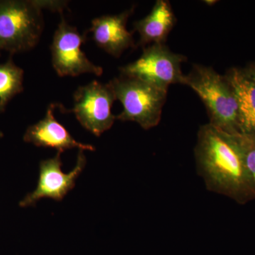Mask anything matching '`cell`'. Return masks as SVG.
I'll return each instance as SVG.
<instances>
[{
  "mask_svg": "<svg viewBox=\"0 0 255 255\" xmlns=\"http://www.w3.org/2000/svg\"><path fill=\"white\" fill-rule=\"evenodd\" d=\"M195 157L198 173L208 190L238 203L255 199V189L246 171L238 134H228L210 124L203 126L198 132Z\"/></svg>",
  "mask_w": 255,
  "mask_h": 255,
  "instance_id": "6da1fadb",
  "label": "cell"
},
{
  "mask_svg": "<svg viewBox=\"0 0 255 255\" xmlns=\"http://www.w3.org/2000/svg\"><path fill=\"white\" fill-rule=\"evenodd\" d=\"M184 85L190 87L204 102L211 125L231 135L241 133L237 100L226 77L209 67L196 65L185 75Z\"/></svg>",
  "mask_w": 255,
  "mask_h": 255,
  "instance_id": "7a4b0ae2",
  "label": "cell"
},
{
  "mask_svg": "<svg viewBox=\"0 0 255 255\" xmlns=\"http://www.w3.org/2000/svg\"><path fill=\"white\" fill-rule=\"evenodd\" d=\"M43 1L0 0V48L11 54L33 49L44 27Z\"/></svg>",
  "mask_w": 255,
  "mask_h": 255,
  "instance_id": "3957f363",
  "label": "cell"
},
{
  "mask_svg": "<svg viewBox=\"0 0 255 255\" xmlns=\"http://www.w3.org/2000/svg\"><path fill=\"white\" fill-rule=\"evenodd\" d=\"M110 83L124 108L116 119L135 122L145 130L158 125L168 89L124 75Z\"/></svg>",
  "mask_w": 255,
  "mask_h": 255,
  "instance_id": "277c9868",
  "label": "cell"
},
{
  "mask_svg": "<svg viewBox=\"0 0 255 255\" xmlns=\"http://www.w3.org/2000/svg\"><path fill=\"white\" fill-rule=\"evenodd\" d=\"M115 100L110 82L104 84L93 80L77 89L71 112L82 127L96 136H100L114 125L116 117L112 113V107Z\"/></svg>",
  "mask_w": 255,
  "mask_h": 255,
  "instance_id": "5b68a950",
  "label": "cell"
},
{
  "mask_svg": "<svg viewBox=\"0 0 255 255\" xmlns=\"http://www.w3.org/2000/svg\"><path fill=\"white\" fill-rule=\"evenodd\" d=\"M187 58L173 53L164 44H152L138 59L120 68L122 75L136 78L168 89L172 84L184 85L182 63Z\"/></svg>",
  "mask_w": 255,
  "mask_h": 255,
  "instance_id": "8992f818",
  "label": "cell"
},
{
  "mask_svg": "<svg viewBox=\"0 0 255 255\" xmlns=\"http://www.w3.org/2000/svg\"><path fill=\"white\" fill-rule=\"evenodd\" d=\"M85 38L86 35L80 34L76 27L62 17L50 46L52 65L58 76L77 77L86 73L102 75L103 69L90 61L81 49Z\"/></svg>",
  "mask_w": 255,
  "mask_h": 255,
  "instance_id": "52a82bcc",
  "label": "cell"
},
{
  "mask_svg": "<svg viewBox=\"0 0 255 255\" xmlns=\"http://www.w3.org/2000/svg\"><path fill=\"white\" fill-rule=\"evenodd\" d=\"M87 159L84 151L79 150L76 164L69 173L62 171L61 152L40 162L39 178L36 189L20 202L21 207L34 205L40 199L49 198L60 201L75 187V182L85 169Z\"/></svg>",
  "mask_w": 255,
  "mask_h": 255,
  "instance_id": "ba28073f",
  "label": "cell"
},
{
  "mask_svg": "<svg viewBox=\"0 0 255 255\" xmlns=\"http://www.w3.org/2000/svg\"><path fill=\"white\" fill-rule=\"evenodd\" d=\"M56 107L55 104L48 106L45 117L26 129L23 140L38 147L55 149L61 153L73 148L82 151H95L94 146L77 141L66 128L55 119L53 112Z\"/></svg>",
  "mask_w": 255,
  "mask_h": 255,
  "instance_id": "9c48e42d",
  "label": "cell"
},
{
  "mask_svg": "<svg viewBox=\"0 0 255 255\" xmlns=\"http://www.w3.org/2000/svg\"><path fill=\"white\" fill-rule=\"evenodd\" d=\"M133 10L132 7L120 14L94 18L89 32L96 45L116 58L120 57L124 50L135 46L132 33L127 28L128 19Z\"/></svg>",
  "mask_w": 255,
  "mask_h": 255,
  "instance_id": "30bf717a",
  "label": "cell"
},
{
  "mask_svg": "<svg viewBox=\"0 0 255 255\" xmlns=\"http://www.w3.org/2000/svg\"><path fill=\"white\" fill-rule=\"evenodd\" d=\"M176 21L170 3L166 0L156 1L150 14L134 23V28L140 35L138 46H145L150 43L164 44Z\"/></svg>",
  "mask_w": 255,
  "mask_h": 255,
  "instance_id": "8fae6325",
  "label": "cell"
},
{
  "mask_svg": "<svg viewBox=\"0 0 255 255\" xmlns=\"http://www.w3.org/2000/svg\"><path fill=\"white\" fill-rule=\"evenodd\" d=\"M225 77L237 100L240 132L255 137V82L236 68L231 69Z\"/></svg>",
  "mask_w": 255,
  "mask_h": 255,
  "instance_id": "7c38bea8",
  "label": "cell"
},
{
  "mask_svg": "<svg viewBox=\"0 0 255 255\" xmlns=\"http://www.w3.org/2000/svg\"><path fill=\"white\" fill-rule=\"evenodd\" d=\"M23 70L9 58L0 64V112H4L8 103L23 92Z\"/></svg>",
  "mask_w": 255,
  "mask_h": 255,
  "instance_id": "4fadbf2b",
  "label": "cell"
},
{
  "mask_svg": "<svg viewBox=\"0 0 255 255\" xmlns=\"http://www.w3.org/2000/svg\"><path fill=\"white\" fill-rule=\"evenodd\" d=\"M245 166L252 184L255 189V137L238 134Z\"/></svg>",
  "mask_w": 255,
  "mask_h": 255,
  "instance_id": "5bb4252c",
  "label": "cell"
},
{
  "mask_svg": "<svg viewBox=\"0 0 255 255\" xmlns=\"http://www.w3.org/2000/svg\"><path fill=\"white\" fill-rule=\"evenodd\" d=\"M243 71L248 78L255 82V63L251 64Z\"/></svg>",
  "mask_w": 255,
  "mask_h": 255,
  "instance_id": "9a60e30c",
  "label": "cell"
},
{
  "mask_svg": "<svg viewBox=\"0 0 255 255\" xmlns=\"http://www.w3.org/2000/svg\"><path fill=\"white\" fill-rule=\"evenodd\" d=\"M3 132L1 131V130H0V137H3Z\"/></svg>",
  "mask_w": 255,
  "mask_h": 255,
  "instance_id": "2e32d148",
  "label": "cell"
},
{
  "mask_svg": "<svg viewBox=\"0 0 255 255\" xmlns=\"http://www.w3.org/2000/svg\"><path fill=\"white\" fill-rule=\"evenodd\" d=\"M1 48H0V52H1Z\"/></svg>",
  "mask_w": 255,
  "mask_h": 255,
  "instance_id": "e0dca14e",
  "label": "cell"
}]
</instances>
